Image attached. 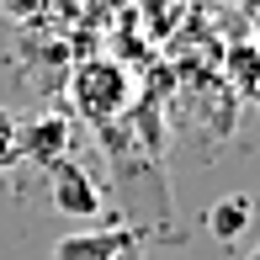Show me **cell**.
<instances>
[{"label":"cell","mask_w":260,"mask_h":260,"mask_svg":"<svg viewBox=\"0 0 260 260\" xmlns=\"http://www.w3.org/2000/svg\"><path fill=\"white\" fill-rule=\"evenodd\" d=\"M127 250H133L127 229H80V234H64L48 260H122Z\"/></svg>","instance_id":"obj_3"},{"label":"cell","mask_w":260,"mask_h":260,"mask_svg":"<svg viewBox=\"0 0 260 260\" xmlns=\"http://www.w3.org/2000/svg\"><path fill=\"white\" fill-rule=\"evenodd\" d=\"M69 101H75V112L85 117V122H112V117H122L127 101H133V80H127V69L112 64V58H85V64L69 75Z\"/></svg>","instance_id":"obj_1"},{"label":"cell","mask_w":260,"mask_h":260,"mask_svg":"<svg viewBox=\"0 0 260 260\" xmlns=\"http://www.w3.org/2000/svg\"><path fill=\"white\" fill-rule=\"evenodd\" d=\"M21 159L43 165V170L69 159V122L64 117H32V122H21Z\"/></svg>","instance_id":"obj_4"},{"label":"cell","mask_w":260,"mask_h":260,"mask_svg":"<svg viewBox=\"0 0 260 260\" xmlns=\"http://www.w3.org/2000/svg\"><path fill=\"white\" fill-rule=\"evenodd\" d=\"M122 260H138V255H133V250H127V255H122Z\"/></svg>","instance_id":"obj_8"},{"label":"cell","mask_w":260,"mask_h":260,"mask_svg":"<svg viewBox=\"0 0 260 260\" xmlns=\"http://www.w3.org/2000/svg\"><path fill=\"white\" fill-rule=\"evenodd\" d=\"M21 165V117L11 106H0V170Z\"/></svg>","instance_id":"obj_6"},{"label":"cell","mask_w":260,"mask_h":260,"mask_svg":"<svg viewBox=\"0 0 260 260\" xmlns=\"http://www.w3.org/2000/svg\"><path fill=\"white\" fill-rule=\"evenodd\" d=\"M48 197H53L58 212H69V218H96L101 212V186L90 181L80 165H69V159H58L48 170Z\"/></svg>","instance_id":"obj_2"},{"label":"cell","mask_w":260,"mask_h":260,"mask_svg":"<svg viewBox=\"0 0 260 260\" xmlns=\"http://www.w3.org/2000/svg\"><path fill=\"white\" fill-rule=\"evenodd\" d=\"M250 223H255V202H250V197H244V191L223 197V202H218V207L207 212V229L218 234V239H239V234L250 229Z\"/></svg>","instance_id":"obj_5"},{"label":"cell","mask_w":260,"mask_h":260,"mask_svg":"<svg viewBox=\"0 0 260 260\" xmlns=\"http://www.w3.org/2000/svg\"><path fill=\"white\" fill-rule=\"evenodd\" d=\"M244 260H260V244H255V250H250V255H244Z\"/></svg>","instance_id":"obj_7"}]
</instances>
